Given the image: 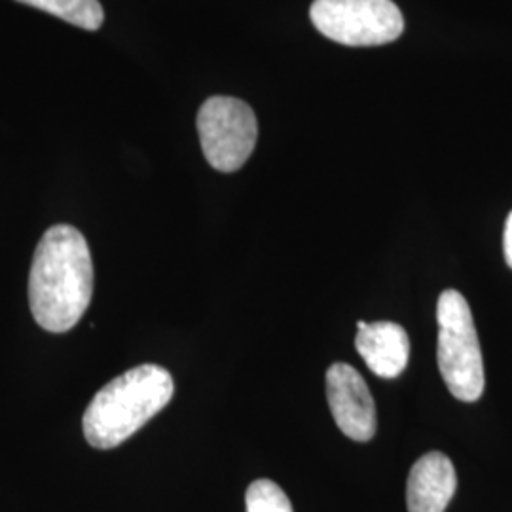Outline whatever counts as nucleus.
Returning a JSON list of instances; mask_svg holds the SVG:
<instances>
[{"instance_id": "1", "label": "nucleus", "mask_w": 512, "mask_h": 512, "mask_svg": "<svg viewBox=\"0 0 512 512\" xmlns=\"http://www.w3.org/2000/svg\"><path fill=\"white\" fill-rule=\"evenodd\" d=\"M93 296L90 245L80 230L55 224L38 241L29 274V304L38 325L61 334L84 317Z\"/></svg>"}, {"instance_id": "2", "label": "nucleus", "mask_w": 512, "mask_h": 512, "mask_svg": "<svg viewBox=\"0 0 512 512\" xmlns=\"http://www.w3.org/2000/svg\"><path fill=\"white\" fill-rule=\"evenodd\" d=\"M175 384L164 366L141 365L97 391L84 414V437L110 450L135 435L171 401Z\"/></svg>"}, {"instance_id": "3", "label": "nucleus", "mask_w": 512, "mask_h": 512, "mask_svg": "<svg viewBox=\"0 0 512 512\" xmlns=\"http://www.w3.org/2000/svg\"><path fill=\"white\" fill-rule=\"evenodd\" d=\"M439 370L450 393L463 403H475L484 393V361L475 319L465 296L442 291L437 306Z\"/></svg>"}, {"instance_id": "4", "label": "nucleus", "mask_w": 512, "mask_h": 512, "mask_svg": "<svg viewBox=\"0 0 512 512\" xmlns=\"http://www.w3.org/2000/svg\"><path fill=\"white\" fill-rule=\"evenodd\" d=\"M311 23L344 46H380L403 35L404 18L391 0H315Z\"/></svg>"}, {"instance_id": "5", "label": "nucleus", "mask_w": 512, "mask_h": 512, "mask_svg": "<svg viewBox=\"0 0 512 512\" xmlns=\"http://www.w3.org/2000/svg\"><path fill=\"white\" fill-rule=\"evenodd\" d=\"M198 133L209 165L222 173H234L255 150L258 139L255 112L236 97H211L198 112Z\"/></svg>"}, {"instance_id": "6", "label": "nucleus", "mask_w": 512, "mask_h": 512, "mask_svg": "<svg viewBox=\"0 0 512 512\" xmlns=\"http://www.w3.org/2000/svg\"><path fill=\"white\" fill-rule=\"evenodd\" d=\"M327 399L340 431L357 442L376 435V404L365 378L346 363H334L327 370Z\"/></svg>"}, {"instance_id": "7", "label": "nucleus", "mask_w": 512, "mask_h": 512, "mask_svg": "<svg viewBox=\"0 0 512 512\" xmlns=\"http://www.w3.org/2000/svg\"><path fill=\"white\" fill-rule=\"evenodd\" d=\"M458 490L454 463L442 452L421 456L406 484L408 512H444Z\"/></svg>"}, {"instance_id": "8", "label": "nucleus", "mask_w": 512, "mask_h": 512, "mask_svg": "<svg viewBox=\"0 0 512 512\" xmlns=\"http://www.w3.org/2000/svg\"><path fill=\"white\" fill-rule=\"evenodd\" d=\"M355 348L365 359L366 366L385 380L399 378L410 359L408 334L401 325L391 321H359Z\"/></svg>"}, {"instance_id": "9", "label": "nucleus", "mask_w": 512, "mask_h": 512, "mask_svg": "<svg viewBox=\"0 0 512 512\" xmlns=\"http://www.w3.org/2000/svg\"><path fill=\"white\" fill-rule=\"evenodd\" d=\"M18 2L44 10L55 18L63 19L86 31H97L105 21V12L99 0H18Z\"/></svg>"}, {"instance_id": "10", "label": "nucleus", "mask_w": 512, "mask_h": 512, "mask_svg": "<svg viewBox=\"0 0 512 512\" xmlns=\"http://www.w3.org/2000/svg\"><path fill=\"white\" fill-rule=\"evenodd\" d=\"M247 512H293L287 494L268 478L255 480L245 494Z\"/></svg>"}, {"instance_id": "11", "label": "nucleus", "mask_w": 512, "mask_h": 512, "mask_svg": "<svg viewBox=\"0 0 512 512\" xmlns=\"http://www.w3.org/2000/svg\"><path fill=\"white\" fill-rule=\"evenodd\" d=\"M503 251H505V260L512 270V211L505 224V236H503Z\"/></svg>"}]
</instances>
